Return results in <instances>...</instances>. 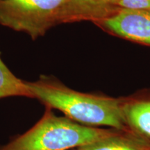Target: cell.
Returning a JSON list of instances; mask_svg holds the SVG:
<instances>
[{
    "label": "cell",
    "mask_w": 150,
    "mask_h": 150,
    "mask_svg": "<svg viewBox=\"0 0 150 150\" xmlns=\"http://www.w3.org/2000/svg\"><path fill=\"white\" fill-rule=\"evenodd\" d=\"M27 84L33 98L46 108L60 110L71 120L88 127L130 132L122 111V98L76 91L45 75Z\"/></svg>",
    "instance_id": "6da1fadb"
},
{
    "label": "cell",
    "mask_w": 150,
    "mask_h": 150,
    "mask_svg": "<svg viewBox=\"0 0 150 150\" xmlns=\"http://www.w3.org/2000/svg\"><path fill=\"white\" fill-rule=\"evenodd\" d=\"M118 131L81 125L56 115L52 109L46 108L34 126L1 146L0 150H70L99 141Z\"/></svg>",
    "instance_id": "7a4b0ae2"
},
{
    "label": "cell",
    "mask_w": 150,
    "mask_h": 150,
    "mask_svg": "<svg viewBox=\"0 0 150 150\" xmlns=\"http://www.w3.org/2000/svg\"><path fill=\"white\" fill-rule=\"evenodd\" d=\"M69 0H0V25L32 40L54 26L70 22Z\"/></svg>",
    "instance_id": "3957f363"
},
{
    "label": "cell",
    "mask_w": 150,
    "mask_h": 150,
    "mask_svg": "<svg viewBox=\"0 0 150 150\" xmlns=\"http://www.w3.org/2000/svg\"><path fill=\"white\" fill-rule=\"evenodd\" d=\"M95 23L112 34L150 46V11L117 9Z\"/></svg>",
    "instance_id": "277c9868"
},
{
    "label": "cell",
    "mask_w": 150,
    "mask_h": 150,
    "mask_svg": "<svg viewBox=\"0 0 150 150\" xmlns=\"http://www.w3.org/2000/svg\"><path fill=\"white\" fill-rule=\"evenodd\" d=\"M122 111L129 131L150 142V98H122Z\"/></svg>",
    "instance_id": "5b68a950"
},
{
    "label": "cell",
    "mask_w": 150,
    "mask_h": 150,
    "mask_svg": "<svg viewBox=\"0 0 150 150\" xmlns=\"http://www.w3.org/2000/svg\"><path fill=\"white\" fill-rule=\"evenodd\" d=\"M116 0H69L70 22L91 20L96 22L109 16L117 9Z\"/></svg>",
    "instance_id": "8992f818"
},
{
    "label": "cell",
    "mask_w": 150,
    "mask_h": 150,
    "mask_svg": "<svg viewBox=\"0 0 150 150\" xmlns=\"http://www.w3.org/2000/svg\"><path fill=\"white\" fill-rule=\"evenodd\" d=\"M78 149L79 150H150V142L140 138L132 133L120 131L111 136Z\"/></svg>",
    "instance_id": "52a82bcc"
},
{
    "label": "cell",
    "mask_w": 150,
    "mask_h": 150,
    "mask_svg": "<svg viewBox=\"0 0 150 150\" xmlns=\"http://www.w3.org/2000/svg\"><path fill=\"white\" fill-rule=\"evenodd\" d=\"M9 97L34 99L27 81L17 77L0 57V99Z\"/></svg>",
    "instance_id": "ba28073f"
},
{
    "label": "cell",
    "mask_w": 150,
    "mask_h": 150,
    "mask_svg": "<svg viewBox=\"0 0 150 150\" xmlns=\"http://www.w3.org/2000/svg\"><path fill=\"white\" fill-rule=\"evenodd\" d=\"M114 7L117 9L150 11V0H116Z\"/></svg>",
    "instance_id": "9c48e42d"
},
{
    "label": "cell",
    "mask_w": 150,
    "mask_h": 150,
    "mask_svg": "<svg viewBox=\"0 0 150 150\" xmlns=\"http://www.w3.org/2000/svg\"><path fill=\"white\" fill-rule=\"evenodd\" d=\"M70 150H79L78 149V148H75V149H70Z\"/></svg>",
    "instance_id": "30bf717a"
}]
</instances>
